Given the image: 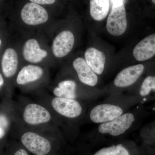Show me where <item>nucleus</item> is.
<instances>
[{
	"label": "nucleus",
	"mask_w": 155,
	"mask_h": 155,
	"mask_svg": "<svg viewBox=\"0 0 155 155\" xmlns=\"http://www.w3.org/2000/svg\"><path fill=\"white\" fill-rule=\"evenodd\" d=\"M134 57L138 61L150 60L155 55V33L145 38L135 46Z\"/></svg>",
	"instance_id": "obj_10"
},
{
	"label": "nucleus",
	"mask_w": 155,
	"mask_h": 155,
	"mask_svg": "<svg viewBox=\"0 0 155 155\" xmlns=\"http://www.w3.org/2000/svg\"><path fill=\"white\" fill-rule=\"evenodd\" d=\"M43 74L42 69L38 66L29 65L22 68L18 73L17 82L20 85L38 80Z\"/></svg>",
	"instance_id": "obj_15"
},
{
	"label": "nucleus",
	"mask_w": 155,
	"mask_h": 155,
	"mask_svg": "<svg viewBox=\"0 0 155 155\" xmlns=\"http://www.w3.org/2000/svg\"><path fill=\"white\" fill-rule=\"evenodd\" d=\"M151 92H155V75H149L145 78L140 87L139 94L141 97H145Z\"/></svg>",
	"instance_id": "obj_19"
},
{
	"label": "nucleus",
	"mask_w": 155,
	"mask_h": 155,
	"mask_svg": "<svg viewBox=\"0 0 155 155\" xmlns=\"http://www.w3.org/2000/svg\"><path fill=\"white\" fill-rule=\"evenodd\" d=\"M122 113L123 110L119 106L110 104H102L93 108L90 117L94 123H104L118 118Z\"/></svg>",
	"instance_id": "obj_4"
},
{
	"label": "nucleus",
	"mask_w": 155,
	"mask_h": 155,
	"mask_svg": "<svg viewBox=\"0 0 155 155\" xmlns=\"http://www.w3.org/2000/svg\"><path fill=\"white\" fill-rule=\"evenodd\" d=\"M2 39L0 38V48H1V46H2Z\"/></svg>",
	"instance_id": "obj_24"
},
{
	"label": "nucleus",
	"mask_w": 155,
	"mask_h": 155,
	"mask_svg": "<svg viewBox=\"0 0 155 155\" xmlns=\"http://www.w3.org/2000/svg\"><path fill=\"white\" fill-rule=\"evenodd\" d=\"M5 134V131L4 128L0 125V139L2 138Z\"/></svg>",
	"instance_id": "obj_22"
},
{
	"label": "nucleus",
	"mask_w": 155,
	"mask_h": 155,
	"mask_svg": "<svg viewBox=\"0 0 155 155\" xmlns=\"http://www.w3.org/2000/svg\"><path fill=\"white\" fill-rule=\"evenodd\" d=\"M4 84V80L3 76L2 74L0 73V89L2 87Z\"/></svg>",
	"instance_id": "obj_23"
},
{
	"label": "nucleus",
	"mask_w": 155,
	"mask_h": 155,
	"mask_svg": "<svg viewBox=\"0 0 155 155\" xmlns=\"http://www.w3.org/2000/svg\"><path fill=\"white\" fill-rule=\"evenodd\" d=\"M51 104L56 112L67 118H76L82 112L80 104L72 99L56 97L52 101Z\"/></svg>",
	"instance_id": "obj_6"
},
{
	"label": "nucleus",
	"mask_w": 155,
	"mask_h": 155,
	"mask_svg": "<svg viewBox=\"0 0 155 155\" xmlns=\"http://www.w3.org/2000/svg\"><path fill=\"white\" fill-rule=\"evenodd\" d=\"M112 3V10L108 16L106 26L110 34L119 36L125 33L127 27L124 1L114 2Z\"/></svg>",
	"instance_id": "obj_1"
},
{
	"label": "nucleus",
	"mask_w": 155,
	"mask_h": 155,
	"mask_svg": "<svg viewBox=\"0 0 155 155\" xmlns=\"http://www.w3.org/2000/svg\"><path fill=\"white\" fill-rule=\"evenodd\" d=\"M18 58L13 48H8L4 51L1 58V67L5 77L10 78L15 75L18 68Z\"/></svg>",
	"instance_id": "obj_12"
},
{
	"label": "nucleus",
	"mask_w": 155,
	"mask_h": 155,
	"mask_svg": "<svg viewBox=\"0 0 155 155\" xmlns=\"http://www.w3.org/2000/svg\"><path fill=\"white\" fill-rule=\"evenodd\" d=\"M75 43L73 33L69 31H64L54 39L52 51L54 55L58 58H63L72 49Z\"/></svg>",
	"instance_id": "obj_7"
},
{
	"label": "nucleus",
	"mask_w": 155,
	"mask_h": 155,
	"mask_svg": "<svg viewBox=\"0 0 155 155\" xmlns=\"http://www.w3.org/2000/svg\"><path fill=\"white\" fill-rule=\"evenodd\" d=\"M32 3L38 5H51L55 2L56 0H30Z\"/></svg>",
	"instance_id": "obj_20"
},
{
	"label": "nucleus",
	"mask_w": 155,
	"mask_h": 155,
	"mask_svg": "<svg viewBox=\"0 0 155 155\" xmlns=\"http://www.w3.org/2000/svg\"><path fill=\"white\" fill-rule=\"evenodd\" d=\"M94 155H130L127 150L122 144L103 148Z\"/></svg>",
	"instance_id": "obj_18"
},
{
	"label": "nucleus",
	"mask_w": 155,
	"mask_h": 155,
	"mask_svg": "<svg viewBox=\"0 0 155 155\" xmlns=\"http://www.w3.org/2000/svg\"><path fill=\"white\" fill-rule=\"evenodd\" d=\"M23 119L29 125H35L48 122L51 116L44 107L37 104H31L25 107Z\"/></svg>",
	"instance_id": "obj_9"
},
{
	"label": "nucleus",
	"mask_w": 155,
	"mask_h": 155,
	"mask_svg": "<svg viewBox=\"0 0 155 155\" xmlns=\"http://www.w3.org/2000/svg\"><path fill=\"white\" fill-rule=\"evenodd\" d=\"M22 144L31 153L37 155H45L49 152L51 144L46 139L33 132H28L22 135Z\"/></svg>",
	"instance_id": "obj_5"
},
{
	"label": "nucleus",
	"mask_w": 155,
	"mask_h": 155,
	"mask_svg": "<svg viewBox=\"0 0 155 155\" xmlns=\"http://www.w3.org/2000/svg\"><path fill=\"white\" fill-rule=\"evenodd\" d=\"M134 119V116L131 113L122 114L112 121L101 123L99 126V131L113 136L121 135L131 127Z\"/></svg>",
	"instance_id": "obj_2"
},
{
	"label": "nucleus",
	"mask_w": 155,
	"mask_h": 155,
	"mask_svg": "<svg viewBox=\"0 0 155 155\" xmlns=\"http://www.w3.org/2000/svg\"><path fill=\"white\" fill-rule=\"evenodd\" d=\"M87 64L98 75H101L104 69L106 56L103 52L94 48L87 49L84 54Z\"/></svg>",
	"instance_id": "obj_14"
},
{
	"label": "nucleus",
	"mask_w": 155,
	"mask_h": 155,
	"mask_svg": "<svg viewBox=\"0 0 155 155\" xmlns=\"http://www.w3.org/2000/svg\"><path fill=\"white\" fill-rule=\"evenodd\" d=\"M144 69L143 64H139L123 69L116 76L114 84L119 87H127L132 85L142 75Z\"/></svg>",
	"instance_id": "obj_8"
},
{
	"label": "nucleus",
	"mask_w": 155,
	"mask_h": 155,
	"mask_svg": "<svg viewBox=\"0 0 155 155\" xmlns=\"http://www.w3.org/2000/svg\"><path fill=\"white\" fill-rule=\"evenodd\" d=\"M152 2L153 4H155V0H152Z\"/></svg>",
	"instance_id": "obj_25"
},
{
	"label": "nucleus",
	"mask_w": 155,
	"mask_h": 155,
	"mask_svg": "<svg viewBox=\"0 0 155 155\" xmlns=\"http://www.w3.org/2000/svg\"><path fill=\"white\" fill-rule=\"evenodd\" d=\"M14 155H28L27 152L23 149H20L15 153Z\"/></svg>",
	"instance_id": "obj_21"
},
{
	"label": "nucleus",
	"mask_w": 155,
	"mask_h": 155,
	"mask_svg": "<svg viewBox=\"0 0 155 155\" xmlns=\"http://www.w3.org/2000/svg\"><path fill=\"white\" fill-rule=\"evenodd\" d=\"M76 84L71 80L61 81L54 90L55 95L60 97L74 99L76 97Z\"/></svg>",
	"instance_id": "obj_17"
},
{
	"label": "nucleus",
	"mask_w": 155,
	"mask_h": 155,
	"mask_svg": "<svg viewBox=\"0 0 155 155\" xmlns=\"http://www.w3.org/2000/svg\"><path fill=\"white\" fill-rule=\"evenodd\" d=\"M74 69L77 72L79 80L82 83L90 86H94L98 82L96 73L87 64L85 60L78 58L73 63Z\"/></svg>",
	"instance_id": "obj_11"
},
{
	"label": "nucleus",
	"mask_w": 155,
	"mask_h": 155,
	"mask_svg": "<svg viewBox=\"0 0 155 155\" xmlns=\"http://www.w3.org/2000/svg\"><path fill=\"white\" fill-rule=\"evenodd\" d=\"M21 17L23 22L31 25L43 24L48 19L46 10L39 5L32 2L27 3L23 7Z\"/></svg>",
	"instance_id": "obj_3"
},
{
	"label": "nucleus",
	"mask_w": 155,
	"mask_h": 155,
	"mask_svg": "<svg viewBox=\"0 0 155 155\" xmlns=\"http://www.w3.org/2000/svg\"><path fill=\"white\" fill-rule=\"evenodd\" d=\"M110 10V0H90L91 16L96 21H101L108 15Z\"/></svg>",
	"instance_id": "obj_16"
},
{
	"label": "nucleus",
	"mask_w": 155,
	"mask_h": 155,
	"mask_svg": "<svg viewBox=\"0 0 155 155\" xmlns=\"http://www.w3.org/2000/svg\"><path fill=\"white\" fill-rule=\"evenodd\" d=\"M22 54L26 61L31 63H38L48 55L46 51L40 47L38 42L30 39L25 42L22 48Z\"/></svg>",
	"instance_id": "obj_13"
}]
</instances>
